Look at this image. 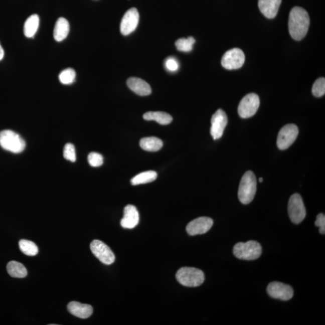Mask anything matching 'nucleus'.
<instances>
[{
  "label": "nucleus",
  "instance_id": "9d476101",
  "mask_svg": "<svg viewBox=\"0 0 325 325\" xmlns=\"http://www.w3.org/2000/svg\"><path fill=\"white\" fill-rule=\"evenodd\" d=\"M90 249L96 258L102 263L110 265L115 260V256L107 245L101 240H95L90 243Z\"/></svg>",
  "mask_w": 325,
  "mask_h": 325
},
{
  "label": "nucleus",
  "instance_id": "6ab92c4d",
  "mask_svg": "<svg viewBox=\"0 0 325 325\" xmlns=\"http://www.w3.org/2000/svg\"><path fill=\"white\" fill-rule=\"evenodd\" d=\"M69 24L64 18H60L57 21L54 29V38L57 42H61L66 38L69 32Z\"/></svg>",
  "mask_w": 325,
  "mask_h": 325
},
{
  "label": "nucleus",
  "instance_id": "c756f323",
  "mask_svg": "<svg viewBox=\"0 0 325 325\" xmlns=\"http://www.w3.org/2000/svg\"><path fill=\"white\" fill-rule=\"evenodd\" d=\"M89 164L92 167H99L103 164V156L97 152L90 153L88 155Z\"/></svg>",
  "mask_w": 325,
  "mask_h": 325
},
{
  "label": "nucleus",
  "instance_id": "9b49d317",
  "mask_svg": "<svg viewBox=\"0 0 325 325\" xmlns=\"http://www.w3.org/2000/svg\"><path fill=\"white\" fill-rule=\"evenodd\" d=\"M267 292L274 299L285 301L291 299L294 294L293 289L290 285L276 281L271 282L268 285Z\"/></svg>",
  "mask_w": 325,
  "mask_h": 325
},
{
  "label": "nucleus",
  "instance_id": "dca6fc26",
  "mask_svg": "<svg viewBox=\"0 0 325 325\" xmlns=\"http://www.w3.org/2000/svg\"><path fill=\"white\" fill-rule=\"evenodd\" d=\"M282 0H259L258 8L265 17L273 19L276 16Z\"/></svg>",
  "mask_w": 325,
  "mask_h": 325
},
{
  "label": "nucleus",
  "instance_id": "72a5a7b5",
  "mask_svg": "<svg viewBox=\"0 0 325 325\" xmlns=\"http://www.w3.org/2000/svg\"><path fill=\"white\" fill-rule=\"evenodd\" d=\"M263 178L260 177V179H259V182H260V183L263 182Z\"/></svg>",
  "mask_w": 325,
  "mask_h": 325
},
{
  "label": "nucleus",
  "instance_id": "a211bd4d",
  "mask_svg": "<svg viewBox=\"0 0 325 325\" xmlns=\"http://www.w3.org/2000/svg\"><path fill=\"white\" fill-rule=\"evenodd\" d=\"M68 309L71 314L81 318H87L93 313V308L88 304H83L73 301L68 303Z\"/></svg>",
  "mask_w": 325,
  "mask_h": 325
},
{
  "label": "nucleus",
  "instance_id": "4468645a",
  "mask_svg": "<svg viewBox=\"0 0 325 325\" xmlns=\"http://www.w3.org/2000/svg\"><path fill=\"white\" fill-rule=\"evenodd\" d=\"M213 225V221L208 217H200L189 222L186 231L190 236L203 234L207 233Z\"/></svg>",
  "mask_w": 325,
  "mask_h": 325
},
{
  "label": "nucleus",
  "instance_id": "412c9836",
  "mask_svg": "<svg viewBox=\"0 0 325 325\" xmlns=\"http://www.w3.org/2000/svg\"><path fill=\"white\" fill-rule=\"evenodd\" d=\"M164 145L162 141L155 137H149L141 138L140 146L144 150L149 152H156L160 149Z\"/></svg>",
  "mask_w": 325,
  "mask_h": 325
},
{
  "label": "nucleus",
  "instance_id": "1a4fd4ad",
  "mask_svg": "<svg viewBox=\"0 0 325 325\" xmlns=\"http://www.w3.org/2000/svg\"><path fill=\"white\" fill-rule=\"evenodd\" d=\"M299 133L297 126L294 124H287L279 131L277 138V146L279 149L288 148L296 140Z\"/></svg>",
  "mask_w": 325,
  "mask_h": 325
},
{
  "label": "nucleus",
  "instance_id": "f8f14e48",
  "mask_svg": "<svg viewBox=\"0 0 325 325\" xmlns=\"http://www.w3.org/2000/svg\"><path fill=\"white\" fill-rule=\"evenodd\" d=\"M210 133L214 140L219 139L222 136L226 126L228 123L227 114L224 111L219 109L213 114L212 120Z\"/></svg>",
  "mask_w": 325,
  "mask_h": 325
},
{
  "label": "nucleus",
  "instance_id": "a878e982",
  "mask_svg": "<svg viewBox=\"0 0 325 325\" xmlns=\"http://www.w3.org/2000/svg\"><path fill=\"white\" fill-rule=\"evenodd\" d=\"M195 43V39L193 37L188 38H182L176 42V47L178 50L183 52H190L193 49Z\"/></svg>",
  "mask_w": 325,
  "mask_h": 325
},
{
  "label": "nucleus",
  "instance_id": "7ed1b4c3",
  "mask_svg": "<svg viewBox=\"0 0 325 325\" xmlns=\"http://www.w3.org/2000/svg\"><path fill=\"white\" fill-rule=\"evenodd\" d=\"M261 253L260 244L254 240L238 243L233 248V254L240 260H254L260 257Z\"/></svg>",
  "mask_w": 325,
  "mask_h": 325
},
{
  "label": "nucleus",
  "instance_id": "b1692460",
  "mask_svg": "<svg viewBox=\"0 0 325 325\" xmlns=\"http://www.w3.org/2000/svg\"><path fill=\"white\" fill-rule=\"evenodd\" d=\"M156 178H157V174L155 171L143 172V173L138 174L136 176L132 178L131 180V183L133 186L143 185V184L153 182L156 179Z\"/></svg>",
  "mask_w": 325,
  "mask_h": 325
},
{
  "label": "nucleus",
  "instance_id": "20e7f679",
  "mask_svg": "<svg viewBox=\"0 0 325 325\" xmlns=\"http://www.w3.org/2000/svg\"><path fill=\"white\" fill-rule=\"evenodd\" d=\"M177 281L189 287H196L203 284L205 276L203 271L194 267L181 268L176 274Z\"/></svg>",
  "mask_w": 325,
  "mask_h": 325
},
{
  "label": "nucleus",
  "instance_id": "0eeeda50",
  "mask_svg": "<svg viewBox=\"0 0 325 325\" xmlns=\"http://www.w3.org/2000/svg\"><path fill=\"white\" fill-rule=\"evenodd\" d=\"M260 106V99L255 93H249L241 100L238 113L242 118H249L257 113Z\"/></svg>",
  "mask_w": 325,
  "mask_h": 325
},
{
  "label": "nucleus",
  "instance_id": "aec40b11",
  "mask_svg": "<svg viewBox=\"0 0 325 325\" xmlns=\"http://www.w3.org/2000/svg\"><path fill=\"white\" fill-rule=\"evenodd\" d=\"M143 117L144 120H154L161 125L170 124L173 121V117L162 111H149L144 113Z\"/></svg>",
  "mask_w": 325,
  "mask_h": 325
},
{
  "label": "nucleus",
  "instance_id": "4be33fe9",
  "mask_svg": "<svg viewBox=\"0 0 325 325\" xmlns=\"http://www.w3.org/2000/svg\"><path fill=\"white\" fill-rule=\"evenodd\" d=\"M39 26V17L38 15H32L24 24V33L27 38L34 37Z\"/></svg>",
  "mask_w": 325,
  "mask_h": 325
},
{
  "label": "nucleus",
  "instance_id": "f3484780",
  "mask_svg": "<svg viewBox=\"0 0 325 325\" xmlns=\"http://www.w3.org/2000/svg\"><path fill=\"white\" fill-rule=\"evenodd\" d=\"M127 86L132 92L140 96H147L152 92L149 84L141 78L131 77L127 80Z\"/></svg>",
  "mask_w": 325,
  "mask_h": 325
},
{
  "label": "nucleus",
  "instance_id": "f03ea898",
  "mask_svg": "<svg viewBox=\"0 0 325 325\" xmlns=\"http://www.w3.org/2000/svg\"><path fill=\"white\" fill-rule=\"evenodd\" d=\"M257 191V180L252 171H247L240 181L238 197L241 203L248 204L254 200Z\"/></svg>",
  "mask_w": 325,
  "mask_h": 325
},
{
  "label": "nucleus",
  "instance_id": "473e14b6",
  "mask_svg": "<svg viewBox=\"0 0 325 325\" xmlns=\"http://www.w3.org/2000/svg\"><path fill=\"white\" fill-rule=\"evenodd\" d=\"M5 56L4 50L2 47L1 44H0V61L3 59Z\"/></svg>",
  "mask_w": 325,
  "mask_h": 325
},
{
  "label": "nucleus",
  "instance_id": "6e6552de",
  "mask_svg": "<svg viewBox=\"0 0 325 325\" xmlns=\"http://www.w3.org/2000/svg\"><path fill=\"white\" fill-rule=\"evenodd\" d=\"M245 60V54L243 51L239 48H233L224 54L222 58L221 64L224 68L232 70L242 67Z\"/></svg>",
  "mask_w": 325,
  "mask_h": 325
},
{
  "label": "nucleus",
  "instance_id": "39448f33",
  "mask_svg": "<svg viewBox=\"0 0 325 325\" xmlns=\"http://www.w3.org/2000/svg\"><path fill=\"white\" fill-rule=\"evenodd\" d=\"M0 146L8 151L20 153L25 149L26 142L17 132L6 129L0 132Z\"/></svg>",
  "mask_w": 325,
  "mask_h": 325
},
{
  "label": "nucleus",
  "instance_id": "423d86ee",
  "mask_svg": "<svg viewBox=\"0 0 325 325\" xmlns=\"http://www.w3.org/2000/svg\"><path fill=\"white\" fill-rule=\"evenodd\" d=\"M288 213L291 222L295 224H300L305 219V207L299 194H294L290 197L288 201Z\"/></svg>",
  "mask_w": 325,
  "mask_h": 325
},
{
  "label": "nucleus",
  "instance_id": "cd10ccee",
  "mask_svg": "<svg viewBox=\"0 0 325 325\" xmlns=\"http://www.w3.org/2000/svg\"><path fill=\"white\" fill-rule=\"evenodd\" d=\"M312 94L315 97H321L325 93V79L324 78H319L313 84L312 89Z\"/></svg>",
  "mask_w": 325,
  "mask_h": 325
},
{
  "label": "nucleus",
  "instance_id": "7c9ffc66",
  "mask_svg": "<svg viewBox=\"0 0 325 325\" xmlns=\"http://www.w3.org/2000/svg\"><path fill=\"white\" fill-rule=\"evenodd\" d=\"M165 67L170 72H176L179 68V63L174 57H169L165 61Z\"/></svg>",
  "mask_w": 325,
  "mask_h": 325
},
{
  "label": "nucleus",
  "instance_id": "5701e85b",
  "mask_svg": "<svg viewBox=\"0 0 325 325\" xmlns=\"http://www.w3.org/2000/svg\"><path fill=\"white\" fill-rule=\"evenodd\" d=\"M8 272L13 278H23L27 275L25 266L19 262L11 261L7 265Z\"/></svg>",
  "mask_w": 325,
  "mask_h": 325
},
{
  "label": "nucleus",
  "instance_id": "f257e3e1",
  "mask_svg": "<svg viewBox=\"0 0 325 325\" xmlns=\"http://www.w3.org/2000/svg\"><path fill=\"white\" fill-rule=\"evenodd\" d=\"M309 17L308 12L300 7L291 9L288 19L289 33L294 40L300 41L308 31Z\"/></svg>",
  "mask_w": 325,
  "mask_h": 325
},
{
  "label": "nucleus",
  "instance_id": "393cba45",
  "mask_svg": "<svg viewBox=\"0 0 325 325\" xmlns=\"http://www.w3.org/2000/svg\"><path fill=\"white\" fill-rule=\"evenodd\" d=\"M19 246L21 252L26 255L35 256L38 254L39 251L38 246L32 241L21 240L19 242Z\"/></svg>",
  "mask_w": 325,
  "mask_h": 325
},
{
  "label": "nucleus",
  "instance_id": "2eb2a0df",
  "mask_svg": "<svg viewBox=\"0 0 325 325\" xmlns=\"http://www.w3.org/2000/svg\"><path fill=\"white\" fill-rule=\"evenodd\" d=\"M139 222V214L134 206L128 205L123 211V217L120 225L123 228L132 229L136 227Z\"/></svg>",
  "mask_w": 325,
  "mask_h": 325
},
{
  "label": "nucleus",
  "instance_id": "ddd939ff",
  "mask_svg": "<svg viewBox=\"0 0 325 325\" xmlns=\"http://www.w3.org/2000/svg\"><path fill=\"white\" fill-rule=\"evenodd\" d=\"M139 21V14L136 9L131 8L126 12L120 23V32L123 36L130 35L135 31Z\"/></svg>",
  "mask_w": 325,
  "mask_h": 325
},
{
  "label": "nucleus",
  "instance_id": "bb28decb",
  "mask_svg": "<svg viewBox=\"0 0 325 325\" xmlns=\"http://www.w3.org/2000/svg\"><path fill=\"white\" fill-rule=\"evenodd\" d=\"M76 77V73L74 69L68 68L60 72L59 78L60 83L63 84H71L73 83Z\"/></svg>",
  "mask_w": 325,
  "mask_h": 325
},
{
  "label": "nucleus",
  "instance_id": "c85d7f7f",
  "mask_svg": "<svg viewBox=\"0 0 325 325\" xmlns=\"http://www.w3.org/2000/svg\"><path fill=\"white\" fill-rule=\"evenodd\" d=\"M63 156L64 158L69 161L75 162L76 161V153H75V147L72 143L66 144L63 150Z\"/></svg>",
  "mask_w": 325,
  "mask_h": 325
},
{
  "label": "nucleus",
  "instance_id": "2f4dec72",
  "mask_svg": "<svg viewBox=\"0 0 325 325\" xmlns=\"http://www.w3.org/2000/svg\"><path fill=\"white\" fill-rule=\"evenodd\" d=\"M316 227H319V232L321 234H325V216L323 213L318 214L315 222Z\"/></svg>",
  "mask_w": 325,
  "mask_h": 325
}]
</instances>
